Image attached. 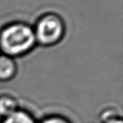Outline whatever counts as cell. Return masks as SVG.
<instances>
[{"label": "cell", "mask_w": 123, "mask_h": 123, "mask_svg": "<svg viewBox=\"0 0 123 123\" xmlns=\"http://www.w3.org/2000/svg\"><path fill=\"white\" fill-rule=\"evenodd\" d=\"M18 74L16 59L0 52V82H9Z\"/></svg>", "instance_id": "3957f363"}, {"label": "cell", "mask_w": 123, "mask_h": 123, "mask_svg": "<svg viewBox=\"0 0 123 123\" xmlns=\"http://www.w3.org/2000/svg\"><path fill=\"white\" fill-rule=\"evenodd\" d=\"M105 123H122V121H121V119H120V118L111 117V118H109Z\"/></svg>", "instance_id": "52a82bcc"}, {"label": "cell", "mask_w": 123, "mask_h": 123, "mask_svg": "<svg viewBox=\"0 0 123 123\" xmlns=\"http://www.w3.org/2000/svg\"><path fill=\"white\" fill-rule=\"evenodd\" d=\"M43 123H68L66 121H64L62 118L60 117H51L45 120Z\"/></svg>", "instance_id": "8992f818"}, {"label": "cell", "mask_w": 123, "mask_h": 123, "mask_svg": "<svg viewBox=\"0 0 123 123\" xmlns=\"http://www.w3.org/2000/svg\"><path fill=\"white\" fill-rule=\"evenodd\" d=\"M37 46L32 25L13 21L0 29V52L17 59L27 56Z\"/></svg>", "instance_id": "6da1fadb"}, {"label": "cell", "mask_w": 123, "mask_h": 123, "mask_svg": "<svg viewBox=\"0 0 123 123\" xmlns=\"http://www.w3.org/2000/svg\"><path fill=\"white\" fill-rule=\"evenodd\" d=\"M37 46L52 47L62 41L66 35V23L55 12L43 14L32 26Z\"/></svg>", "instance_id": "7a4b0ae2"}, {"label": "cell", "mask_w": 123, "mask_h": 123, "mask_svg": "<svg viewBox=\"0 0 123 123\" xmlns=\"http://www.w3.org/2000/svg\"><path fill=\"white\" fill-rule=\"evenodd\" d=\"M18 103L15 98L9 94L0 95V116L6 117L17 111Z\"/></svg>", "instance_id": "277c9868"}, {"label": "cell", "mask_w": 123, "mask_h": 123, "mask_svg": "<svg viewBox=\"0 0 123 123\" xmlns=\"http://www.w3.org/2000/svg\"><path fill=\"white\" fill-rule=\"evenodd\" d=\"M2 123H35V121L27 112L17 110L11 115L4 117Z\"/></svg>", "instance_id": "5b68a950"}]
</instances>
